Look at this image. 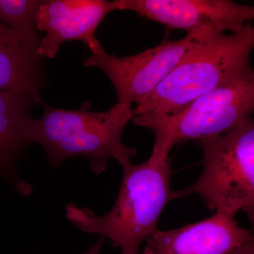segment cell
<instances>
[{
	"mask_svg": "<svg viewBox=\"0 0 254 254\" xmlns=\"http://www.w3.org/2000/svg\"><path fill=\"white\" fill-rule=\"evenodd\" d=\"M254 48L251 23L228 34L208 30L153 93L136 104L133 117L171 115L201 95L254 73Z\"/></svg>",
	"mask_w": 254,
	"mask_h": 254,
	"instance_id": "cell-1",
	"label": "cell"
},
{
	"mask_svg": "<svg viewBox=\"0 0 254 254\" xmlns=\"http://www.w3.org/2000/svg\"><path fill=\"white\" fill-rule=\"evenodd\" d=\"M120 192L113 208L103 215L69 203L66 218L82 232L111 241L121 254H138L140 246L158 230L165 205L172 200L173 175L170 158L150 157L139 165L123 167Z\"/></svg>",
	"mask_w": 254,
	"mask_h": 254,
	"instance_id": "cell-2",
	"label": "cell"
},
{
	"mask_svg": "<svg viewBox=\"0 0 254 254\" xmlns=\"http://www.w3.org/2000/svg\"><path fill=\"white\" fill-rule=\"evenodd\" d=\"M91 108L86 102L77 110L43 104V116L30 123L28 143L43 147L53 168L76 157L88 159L95 175L104 173L110 159H115L122 168L129 165L138 153L123 141V132L131 120L113 107L103 112Z\"/></svg>",
	"mask_w": 254,
	"mask_h": 254,
	"instance_id": "cell-3",
	"label": "cell"
},
{
	"mask_svg": "<svg viewBox=\"0 0 254 254\" xmlns=\"http://www.w3.org/2000/svg\"><path fill=\"white\" fill-rule=\"evenodd\" d=\"M203 150V172L196 181L172 191V200L201 197L211 211L235 218L240 210L254 215V119L220 136L196 142Z\"/></svg>",
	"mask_w": 254,
	"mask_h": 254,
	"instance_id": "cell-4",
	"label": "cell"
},
{
	"mask_svg": "<svg viewBox=\"0 0 254 254\" xmlns=\"http://www.w3.org/2000/svg\"><path fill=\"white\" fill-rule=\"evenodd\" d=\"M254 111V73L220 87L192 101L177 113L140 115L131 121L147 128L155 136L150 157L168 158L174 145L220 136L238 128Z\"/></svg>",
	"mask_w": 254,
	"mask_h": 254,
	"instance_id": "cell-5",
	"label": "cell"
},
{
	"mask_svg": "<svg viewBox=\"0 0 254 254\" xmlns=\"http://www.w3.org/2000/svg\"><path fill=\"white\" fill-rule=\"evenodd\" d=\"M208 30L210 28L187 33L178 41L165 37L158 46L131 56L109 54L100 43L83 61V65L98 68L108 76L118 97L113 108L132 120L133 103L137 104L151 94Z\"/></svg>",
	"mask_w": 254,
	"mask_h": 254,
	"instance_id": "cell-6",
	"label": "cell"
},
{
	"mask_svg": "<svg viewBox=\"0 0 254 254\" xmlns=\"http://www.w3.org/2000/svg\"><path fill=\"white\" fill-rule=\"evenodd\" d=\"M113 11H131L170 29L187 33L210 28L240 31L254 18V7L230 0H114Z\"/></svg>",
	"mask_w": 254,
	"mask_h": 254,
	"instance_id": "cell-7",
	"label": "cell"
},
{
	"mask_svg": "<svg viewBox=\"0 0 254 254\" xmlns=\"http://www.w3.org/2000/svg\"><path fill=\"white\" fill-rule=\"evenodd\" d=\"M113 12L110 1L105 0H43L36 16L42 37L38 53L53 59L66 41L83 42L93 51L100 41L95 31L105 16Z\"/></svg>",
	"mask_w": 254,
	"mask_h": 254,
	"instance_id": "cell-8",
	"label": "cell"
},
{
	"mask_svg": "<svg viewBox=\"0 0 254 254\" xmlns=\"http://www.w3.org/2000/svg\"><path fill=\"white\" fill-rule=\"evenodd\" d=\"M145 242L143 254H231L254 241L235 218L215 213L175 230L158 229Z\"/></svg>",
	"mask_w": 254,
	"mask_h": 254,
	"instance_id": "cell-9",
	"label": "cell"
},
{
	"mask_svg": "<svg viewBox=\"0 0 254 254\" xmlns=\"http://www.w3.org/2000/svg\"><path fill=\"white\" fill-rule=\"evenodd\" d=\"M41 38H28L0 22V91L17 92L42 102L47 75L44 58L38 53Z\"/></svg>",
	"mask_w": 254,
	"mask_h": 254,
	"instance_id": "cell-10",
	"label": "cell"
},
{
	"mask_svg": "<svg viewBox=\"0 0 254 254\" xmlns=\"http://www.w3.org/2000/svg\"><path fill=\"white\" fill-rule=\"evenodd\" d=\"M36 98L14 91H0V176L11 184L23 196L32 193L31 184L20 176L17 164L28 141L33 120L32 109L41 104Z\"/></svg>",
	"mask_w": 254,
	"mask_h": 254,
	"instance_id": "cell-11",
	"label": "cell"
},
{
	"mask_svg": "<svg viewBox=\"0 0 254 254\" xmlns=\"http://www.w3.org/2000/svg\"><path fill=\"white\" fill-rule=\"evenodd\" d=\"M43 0H0V22L29 38L41 37L36 16Z\"/></svg>",
	"mask_w": 254,
	"mask_h": 254,
	"instance_id": "cell-12",
	"label": "cell"
},
{
	"mask_svg": "<svg viewBox=\"0 0 254 254\" xmlns=\"http://www.w3.org/2000/svg\"><path fill=\"white\" fill-rule=\"evenodd\" d=\"M104 241L105 239L103 237H100V238L98 239L94 245L92 246L89 250L82 254H100V250H101L102 247L104 244Z\"/></svg>",
	"mask_w": 254,
	"mask_h": 254,
	"instance_id": "cell-13",
	"label": "cell"
},
{
	"mask_svg": "<svg viewBox=\"0 0 254 254\" xmlns=\"http://www.w3.org/2000/svg\"><path fill=\"white\" fill-rule=\"evenodd\" d=\"M231 254H254V242L243 246Z\"/></svg>",
	"mask_w": 254,
	"mask_h": 254,
	"instance_id": "cell-14",
	"label": "cell"
}]
</instances>
